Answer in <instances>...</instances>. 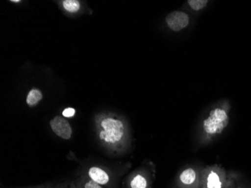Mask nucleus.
Here are the masks:
<instances>
[{"instance_id":"13","label":"nucleus","mask_w":251,"mask_h":188,"mask_svg":"<svg viewBox=\"0 0 251 188\" xmlns=\"http://www.w3.org/2000/svg\"><path fill=\"white\" fill-rule=\"evenodd\" d=\"M53 188H76V185L74 181H73V182L57 184Z\"/></svg>"},{"instance_id":"1","label":"nucleus","mask_w":251,"mask_h":188,"mask_svg":"<svg viewBox=\"0 0 251 188\" xmlns=\"http://www.w3.org/2000/svg\"><path fill=\"white\" fill-rule=\"evenodd\" d=\"M98 136L101 144L115 154L124 153L131 142L129 127L125 120L115 114H101L97 119Z\"/></svg>"},{"instance_id":"9","label":"nucleus","mask_w":251,"mask_h":188,"mask_svg":"<svg viewBox=\"0 0 251 188\" xmlns=\"http://www.w3.org/2000/svg\"><path fill=\"white\" fill-rule=\"evenodd\" d=\"M74 182L76 188H106L90 179L85 174L79 176Z\"/></svg>"},{"instance_id":"7","label":"nucleus","mask_w":251,"mask_h":188,"mask_svg":"<svg viewBox=\"0 0 251 188\" xmlns=\"http://www.w3.org/2000/svg\"><path fill=\"white\" fill-rule=\"evenodd\" d=\"M166 22L171 30L180 32L190 25V18L184 11H174L166 16Z\"/></svg>"},{"instance_id":"16","label":"nucleus","mask_w":251,"mask_h":188,"mask_svg":"<svg viewBox=\"0 0 251 188\" xmlns=\"http://www.w3.org/2000/svg\"><path fill=\"white\" fill-rule=\"evenodd\" d=\"M237 179H238V176H237V175H234L232 181L229 182V185H227V186L224 188H235V187H236L237 185Z\"/></svg>"},{"instance_id":"14","label":"nucleus","mask_w":251,"mask_h":188,"mask_svg":"<svg viewBox=\"0 0 251 188\" xmlns=\"http://www.w3.org/2000/svg\"><path fill=\"white\" fill-rule=\"evenodd\" d=\"M54 183H45L42 185H35V186L26 187L22 188H53L55 186Z\"/></svg>"},{"instance_id":"17","label":"nucleus","mask_w":251,"mask_h":188,"mask_svg":"<svg viewBox=\"0 0 251 188\" xmlns=\"http://www.w3.org/2000/svg\"><path fill=\"white\" fill-rule=\"evenodd\" d=\"M235 188H250L245 183L239 182V179H237V185Z\"/></svg>"},{"instance_id":"15","label":"nucleus","mask_w":251,"mask_h":188,"mask_svg":"<svg viewBox=\"0 0 251 188\" xmlns=\"http://www.w3.org/2000/svg\"><path fill=\"white\" fill-rule=\"evenodd\" d=\"M75 114V110L73 108H67L63 111V117H72Z\"/></svg>"},{"instance_id":"18","label":"nucleus","mask_w":251,"mask_h":188,"mask_svg":"<svg viewBox=\"0 0 251 188\" xmlns=\"http://www.w3.org/2000/svg\"><path fill=\"white\" fill-rule=\"evenodd\" d=\"M11 2H15V3H17V2H20V1L19 0H11Z\"/></svg>"},{"instance_id":"3","label":"nucleus","mask_w":251,"mask_h":188,"mask_svg":"<svg viewBox=\"0 0 251 188\" xmlns=\"http://www.w3.org/2000/svg\"><path fill=\"white\" fill-rule=\"evenodd\" d=\"M234 173H229L222 166L214 164L202 168L201 172V188H224L229 185Z\"/></svg>"},{"instance_id":"10","label":"nucleus","mask_w":251,"mask_h":188,"mask_svg":"<svg viewBox=\"0 0 251 188\" xmlns=\"http://www.w3.org/2000/svg\"><path fill=\"white\" fill-rule=\"evenodd\" d=\"M42 92L38 89L34 88L28 93L27 97H26V103L29 107H33L36 106L42 100Z\"/></svg>"},{"instance_id":"6","label":"nucleus","mask_w":251,"mask_h":188,"mask_svg":"<svg viewBox=\"0 0 251 188\" xmlns=\"http://www.w3.org/2000/svg\"><path fill=\"white\" fill-rule=\"evenodd\" d=\"M197 165H187L176 175V185L177 188H201V169Z\"/></svg>"},{"instance_id":"5","label":"nucleus","mask_w":251,"mask_h":188,"mask_svg":"<svg viewBox=\"0 0 251 188\" xmlns=\"http://www.w3.org/2000/svg\"><path fill=\"white\" fill-rule=\"evenodd\" d=\"M126 171H112L101 166H93L85 172L90 179L106 188H120L122 178Z\"/></svg>"},{"instance_id":"11","label":"nucleus","mask_w":251,"mask_h":188,"mask_svg":"<svg viewBox=\"0 0 251 188\" xmlns=\"http://www.w3.org/2000/svg\"><path fill=\"white\" fill-rule=\"evenodd\" d=\"M208 2L207 0H189L187 5L193 11H200L204 9L208 5Z\"/></svg>"},{"instance_id":"2","label":"nucleus","mask_w":251,"mask_h":188,"mask_svg":"<svg viewBox=\"0 0 251 188\" xmlns=\"http://www.w3.org/2000/svg\"><path fill=\"white\" fill-rule=\"evenodd\" d=\"M230 106L227 101L214 105L201 117L197 134L196 145L205 147L215 141L224 132L229 123Z\"/></svg>"},{"instance_id":"12","label":"nucleus","mask_w":251,"mask_h":188,"mask_svg":"<svg viewBox=\"0 0 251 188\" xmlns=\"http://www.w3.org/2000/svg\"><path fill=\"white\" fill-rule=\"evenodd\" d=\"M63 7L66 11L74 13L80 8V3L77 0H65L63 2Z\"/></svg>"},{"instance_id":"8","label":"nucleus","mask_w":251,"mask_h":188,"mask_svg":"<svg viewBox=\"0 0 251 188\" xmlns=\"http://www.w3.org/2000/svg\"><path fill=\"white\" fill-rule=\"evenodd\" d=\"M50 125L52 131L57 136L65 140L71 138L73 129L65 117L56 116L50 121Z\"/></svg>"},{"instance_id":"4","label":"nucleus","mask_w":251,"mask_h":188,"mask_svg":"<svg viewBox=\"0 0 251 188\" xmlns=\"http://www.w3.org/2000/svg\"><path fill=\"white\" fill-rule=\"evenodd\" d=\"M155 180V166L148 163L131 172L123 185L124 188H153Z\"/></svg>"}]
</instances>
